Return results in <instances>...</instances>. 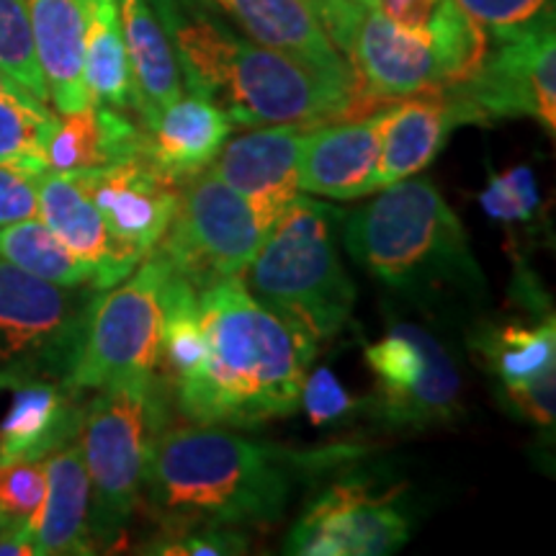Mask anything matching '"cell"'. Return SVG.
Here are the masks:
<instances>
[{"label": "cell", "mask_w": 556, "mask_h": 556, "mask_svg": "<svg viewBox=\"0 0 556 556\" xmlns=\"http://www.w3.org/2000/svg\"><path fill=\"white\" fill-rule=\"evenodd\" d=\"M351 446L289 448L222 426H165L144 471L142 500L160 531L268 526L304 479L356 458Z\"/></svg>", "instance_id": "6da1fadb"}, {"label": "cell", "mask_w": 556, "mask_h": 556, "mask_svg": "<svg viewBox=\"0 0 556 556\" xmlns=\"http://www.w3.org/2000/svg\"><path fill=\"white\" fill-rule=\"evenodd\" d=\"M176 52L189 93L242 127H317L358 116L356 83L332 78L287 52L232 31L197 0H150Z\"/></svg>", "instance_id": "7a4b0ae2"}, {"label": "cell", "mask_w": 556, "mask_h": 556, "mask_svg": "<svg viewBox=\"0 0 556 556\" xmlns=\"http://www.w3.org/2000/svg\"><path fill=\"white\" fill-rule=\"evenodd\" d=\"M206 353L170 397L199 426L253 430L299 407L317 343L250 294L242 278L199 291Z\"/></svg>", "instance_id": "3957f363"}, {"label": "cell", "mask_w": 556, "mask_h": 556, "mask_svg": "<svg viewBox=\"0 0 556 556\" xmlns=\"http://www.w3.org/2000/svg\"><path fill=\"white\" fill-rule=\"evenodd\" d=\"M345 219L351 258L377 281L405 294L484 289V270L467 229L430 178L409 176Z\"/></svg>", "instance_id": "277c9868"}, {"label": "cell", "mask_w": 556, "mask_h": 556, "mask_svg": "<svg viewBox=\"0 0 556 556\" xmlns=\"http://www.w3.org/2000/svg\"><path fill=\"white\" fill-rule=\"evenodd\" d=\"M340 217L336 206L296 197L248 266L250 294L315 343L338 336L356 304V283L338 255Z\"/></svg>", "instance_id": "5b68a950"}, {"label": "cell", "mask_w": 556, "mask_h": 556, "mask_svg": "<svg viewBox=\"0 0 556 556\" xmlns=\"http://www.w3.org/2000/svg\"><path fill=\"white\" fill-rule=\"evenodd\" d=\"M96 392L78 430L90 482V536L96 546H116L142 500L150 454L168 422V392L157 377Z\"/></svg>", "instance_id": "8992f818"}, {"label": "cell", "mask_w": 556, "mask_h": 556, "mask_svg": "<svg viewBox=\"0 0 556 556\" xmlns=\"http://www.w3.org/2000/svg\"><path fill=\"white\" fill-rule=\"evenodd\" d=\"M168 270L163 255L152 250L124 281L90 302L78 353L67 368V387L83 392L155 377Z\"/></svg>", "instance_id": "52a82bcc"}, {"label": "cell", "mask_w": 556, "mask_h": 556, "mask_svg": "<svg viewBox=\"0 0 556 556\" xmlns=\"http://www.w3.org/2000/svg\"><path fill=\"white\" fill-rule=\"evenodd\" d=\"M245 199L212 170L186 180L176 212L155 245L173 274L204 291L219 281L242 278L263 242Z\"/></svg>", "instance_id": "ba28073f"}, {"label": "cell", "mask_w": 556, "mask_h": 556, "mask_svg": "<svg viewBox=\"0 0 556 556\" xmlns=\"http://www.w3.org/2000/svg\"><path fill=\"white\" fill-rule=\"evenodd\" d=\"M80 289L60 287L0 261V377L37 371L67 377L90 309Z\"/></svg>", "instance_id": "9c48e42d"}, {"label": "cell", "mask_w": 556, "mask_h": 556, "mask_svg": "<svg viewBox=\"0 0 556 556\" xmlns=\"http://www.w3.org/2000/svg\"><path fill=\"white\" fill-rule=\"evenodd\" d=\"M364 353L377 381L371 409L387 426H443L458 415L462 377L446 348L426 328L415 323L392 325Z\"/></svg>", "instance_id": "30bf717a"}, {"label": "cell", "mask_w": 556, "mask_h": 556, "mask_svg": "<svg viewBox=\"0 0 556 556\" xmlns=\"http://www.w3.org/2000/svg\"><path fill=\"white\" fill-rule=\"evenodd\" d=\"M464 122L531 116L546 135L556 131V34L554 21L520 37L497 41L475 78L446 90Z\"/></svg>", "instance_id": "8fae6325"}, {"label": "cell", "mask_w": 556, "mask_h": 556, "mask_svg": "<svg viewBox=\"0 0 556 556\" xmlns=\"http://www.w3.org/2000/svg\"><path fill=\"white\" fill-rule=\"evenodd\" d=\"M409 539L400 490L374 492L366 482H338L319 492L291 528L287 552L299 556H381Z\"/></svg>", "instance_id": "7c38bea8"}, {"label": "cell", "mask_w": 556, "mask_h": 556, "mask_svg": "<svg viewBox=\"0 0 556 556\" xmlns=\"http://www.w3.org/2000/svg\"><path fill=\"white\" fill-rule=\"evenodd\" d=\"M361 109L377 111L415 93L456 88L454 62L433 39L402 31L377 11L361 5V18L345 52Z\"/></svg>", "instance_id": "4fadbf2b"}, {"label": "cell", "mask_w": 556, "mask_h": 556, "mask_svg": "<svg viewBox=\"0 0 556 556\" xmlns=\"http://www.w3.org/2000/svg\"><path fill=\"white\" fill-rule=\"evenodd\" d=\"M73 176L101 212L122 258L137 268L168 229L180 186L157 176L139 155Z\"/></svg>", "instance_id": "5bb4252c"}, {"label": "cell", "mask_w": 556, "mask_h": 556, "mask_svg": "<svg viewBox=\"0 0 556 556\" xmlns=\"http://www.w3.org/2000/svg\"><path fill=\"white\" fill-rule=\"evenodd\" d=\"M307 129L302 124H266L222 144L208 165L214 176L245 199L263 232L299 197V157Z\"/></svg>", "instance_id": "9a60e30c"}, {"label": "cell", "mask_w": 556, "mask_h": 556, "mask_svg": "<svg viewBox=\"0 0 556 556\" xmlns=\"http://www.w3.org/2000/svg\"><path fill=\"white\" fill-rule=\"evenodd\" d=\"M381 109L368 116L309 127L299 157V191L328 199L374 193L381 150Z\"/></svg>", "instance_id": "2e32d148"}, {"label": "cell", "mask_w": 556, "mask_h": 556, "mask_svg": "<svg viewBox=\"0 0 556 556\" xmlns=\"http://www.w3.org/2000/svg\"><path fill=\"white\" fill-rule=\"evenodd\" d=\"M232 119L212 101L197 93H180L155 119L139 127V157L157 176L184 186L214 163L222 144L232 135Z\"/></svg>", "instance_id": "e0dca14e"}, {"label": "cell", "mask_w": 556, "mask_h": 556, "mask_svg": "<svg viewBox=\"0 0 556 556\" xmlns=\"http://www.w3.org/2000/svg\"><path fill=\"white\" fill-rule=\"evenodd\" d=\"M458 124L467 122L446 90L387 103L381 109V150L374 193L426 170Z\"/></svg>", "instance_id": "ac0fdd59"}, {"label": "cell", "mask_w": 556, "mask_h": 556, "mask_svg": "<svg viewBox=\"0 0 556 556\" xmlns=\"http://www.w3.org/2000/svg\"><path fill=\"white\" fill-rule=\"evenodd\" d=\"M37 201V217L58 235L75 258L86 263L93 276V289L114 287L135 270L122 258L101 212L73 173H39Z\"/></svg>", "instance_id": "d6986e66"}, {"label": "cell", "mask_w": 556, "mask_h": 556, "mask_svg": "<svg viewBox=\"0 0 556 556\" xmlns=\"http://www.w3.org/2000/svg\"><path fill=\"white\" fill-rule=\"evenodd\" d=\"M0 384L13 387L11 407L0 420V462H41L78 438L83 407L65 381L0 377Z\"/></svg>", "instance_id": "ffe728a7"}, {"label": "cell", "mask_w": 556, "mask_h": 556, "mask_svg": "<svg viewBox=\"0 0 556 556\" xmlns=\"http://www.w3.org/2000/svg\"><path fill=\"white\" fill-rule=\"evenodd\" d=\"M45 462V497L39 510L26 520L39 556L93 554L90 536V482L78 438L65 443Z\"/></svg>", "instance_id": "44dd1931"}, {"label": "cell", "mask_w": 556, "mask_h": 556, "mask_svg": "<svg viewBox=\"0 0 556 556\" xmlns=\"http://www.w3.org/2000/svg\"><path fill=\"white\" fill-rule=\"evenodd\" d=\"M229 13L250 39L323 70L332 78L356 83L343 52L299 0H212Z\"/></svg>", "instance_id": "7402d4cb"}, {"label": "cell", "mask_w": 556, "mask_h": 556, "mask_svg": "<svg viewBox=\"0 0 556 556\" xmlns=\"http://www.w3.org/2000/svg\"><path fill=\"white\" fill-rule=\"evenodd\" d=\"M119 18L131 78V111H137L139 127H144L184 93V78L150 0H119Z\"/></svg>", "instance_id": "603a6c76"}, {"label": "cell", "mask_w": 556, "mask_h": 556, "mask_svg": "<svg viewBox=\"0 0 556 556\" xmlns=\"http://www.w3.org/2000/svg\"><path fill=\"white\" fill-rule=\"evenodd\" d=\"M50 103L60 114L88 106L83 78V0H26Z\"/></svg>", "instance_id": "cb8c5ba5"}, {"label": "cell", "mask_w": 556, "mask_h": 556, "mask_svg": "<svg viewBox=\"0 0 556 556\" xmlns=\"http://www.w3.org/2000/svg\"><path fill=\"white\" fill-rule=\"evenodd\" d=\"M139 144L142 129L124 111L88 103L86 109L58 114V127L47 144V168L58 173L106 168L137 157Z\"/></svg>", "instance_id": "d4e9b609"}, {"label": "cell", "mask_w": 556, "mask_h": 556, "mask_svg": "<svg viewBox=\"0 0 556 556\" xmlns=\"http://www.w3.org/2000/svg\"><path fill=\"white\" fill-rule=\"evenodd\" d=\"M83 78L93 106L131 109L119 0H83Z\"/></svg>", "instance_id": "484cf974"}, {"label": "cell", "mask_w": 556, "mask_h": 556, "mask_svg": "<svg viewBox=\"0 0 556 556\" xmlns=\"http://www.w3.org/2000/svg\"><path fill=\"white\" fill-rule=\"evenodd\" d=\"M479 356L505 389L531 384L556 374V323L546 315L539 325H497L475 338Z\"/></svg>", "instance_id": "4316f807"}, {"label": "cell", "mask_w": 556, "mask_h": 556, "mask_svg": "<svg viewBox=\"0 0 556 556\" xmlns=\"http://www.w3.org/2000/svg\"><path fill=\"white\" fill-rule=\"evenodd\" d=\"M163 309V340H160L155 377L163 381L170 397L173 389H178L199 371L206 343L199 317V291L173 270H168V278H165Z\"/></svg>", "instance_id": "83f0119b"}, {"label": "cell", "mask_w": 556, "mask_h": 556, "mask_svg": "<svg viewBox=\"0 0 556 556\" xmlns=\"http://www.w3.org/2000/svg\"><path fill=\"white\" fill-rule=\"evenodd\" d=\"M0 261L60 287H93L86 263L75 258L39 217L0 227Z\"/></svg>", "instance_id": "f1b7e54d"}, {"label": "cell", "mask_w": 556, "mask_h": 556, "mask_svg": "<svg viewBox=\"0 0 556 556\" xmlns=\"http://www.w3.org/2000/svg\"><path fill=\"white\" fill-rule=\"evenodd\" d=\"M58 114L37 99H0V165L45 173Z\"/></svg>", "instance_id": "f546056e"}, {"label": "cell", "mask_w": 556, "mask_h": 556, "mask_svg": "<svg viewBox=\"0 0 556 556\" xmlns=\"http://www.w3.org/2000/svg\"><path fill=\"white\" fill-rule=\"evenodd\" d=\"M0 70L26 93L50 106V90L39 67L26 0H0Z\"/></svg>", "instance_id": "4dcf8cb0"}, {"label": "cell", "mask_w": 556, "mask_h": 556, "mask_svg": "<svg viewBox=\"0 0 556 556\" xmlns=\"http://www.w3.org/2000/svg\"><path fill=\"white\" fill-rule=\"evenodd\" d=\"M484 34L505 41L554 21V0H456Z\"/></svg>", "instance_id": "1f68e13d"}, {"label": "cell", "mask_w": 556, "mask_h": 556, "mask_svg": "<svg viewBox=\"0 0 556 556\" xmlns=\"http://www.w3.org/2000/svg\"><path fill=\"white\" fill-rule=\"evenodd\" d=\"M479 204L486 217L516 225V222H531L541 206V193L533 170L528 165H516L505 173H492L486 189L479 193Z\"/></svg>", "instance_id": "d6a6232c"}, {"label": "cell", "mask_w": 556, "mask_h": 556, "mask_svg": "<svg viewBox=\"0 0 556 556\" xmlns=\"http://www.w3.org/2000/svg\"><path fill=\"white\" fill-rule=\"evenodd\" d=\"M144 548L148 554H168V556H225V554H245L248 536L240 528L232 526H193L176 528V531H160Z\"/></svg>", "instance_id": "836d02e7"}, {"label": "cell", "mask_w": 556, "mask_h": 556, "mask_svg": "<svg viewBox=\"0 0 556 556\" xmlns=\"http://www.w3.org/2000/svg\"><path fill=\"white\" fill-rule=\"evenodd\" d=\"M45 462H0V520L26 523L45 497Z\"/></svg>", "instance_id": "e575fe53"}, {"label": "cell", "mask_w": 556, "mask_h": 556, "mask_svg": "<svg viewBox=\"0 0 556 556\" xmlns=\"http://www.w3.org/2000/svg\"><path fill=\"white\" fill-rule=\"evenodd\" d=\"M299 405L304 407L309 422L315 428L332 426V422H345L364 407V400L353 397L343 387L332 368L319 366L315 371H307L302 384V394H299Z\"/></svg>", "instance_id": "d590c367"}, {"label": "cell", "mask_w": 556, "mask_h": 556, "mask_svg": "<svg viewBox=\"0 0 556 556\" xmlns=\"http://www.w3.org/2000/svg\"><path fill=\"white\" fill-rule=\"evenodd\" d=\"M39 173L16 168V165H0V227L11 222L37 217Z\"/></svg>", "instance_id": "8d00e7d4"}, {"label": "cell", "mask_w": 556, "mask_h": 556, "mask_svg": "<svg viewBox=\"0 0 556 556\" xmlns=\"http://www.w3.org/2000/svg\"><path fill=\"white\" fill-rule=\"evenodd\" d=\"M507 405L539 428H552L556 415V374H546L531 384L505 389Z\"/></svg>", "instance_id": "74e56055"}, {"label": "cell", "mask_w": 556, "mask_h": 556, "mask_svg": "<svg viewBox=\"0 0 556 556\" xmlns=\"http://www.w3.org/2000/svg\"><path fill=\"white\" fill-rule=\"evenodd\" d=\"M299 3L307 5V11L319 21V26L345 58L361 18V3L356 0H299Z\"/></svg>", "instance_id": "f35d334b"}, {"label": "cell", "mask_w": 556, "mask_h": 556, "mask_svg": "<svg viewBox=\"0 0 556 556\" xmlns=\"http://www.w3.org/2000/svg\"><path fill=\"white\" fill-rule=\"evenodd\" d=\"M34 539L26 523H5L0 528V556H34Z\"/></svg>", "instance_id": "ab89813d"}, {"label": "cell", "mask_w": 556, "mask_h": 556, "mask_svg": "<svg viewBox=\"0 0 556 556\" xmlns=\"http://www.w3.org/2000/svg\"><path fill=\"white\" fill-rule=\"evenodd\" d=\"M0 99H34V96L26 93L18 83H13L9 75L0 70Z\"/></svg>", "instance_id": "60d3db41"}, {"label": "cell", "mask_w": 556, "mask_h": 556, "mask_svg": "<svg viewBox=\"0 0 556 556\" xmlns=\"http://www.w3.org/2000/svg\"><path fill=\"white\" fill-rule=\"evenodd\" d=\"M3 526H5V523H3V520H0V528H3Z\"/></svg>", "instance_id": "b9f144b4"}, {"label": "cell", "mask_w": 556, "mask_h": 556, "mask_svg": "<svg viewBox=\"0 0 556 556\" xmlns=\"http://www.w3.org/2000/svg\"><path fill=\"white\" fill-rule=\"evenodd\" d=\"M356 3H358V0H356Z\"/></svg>", "instance_id": "7bdbcfd3"}]
</instances>
